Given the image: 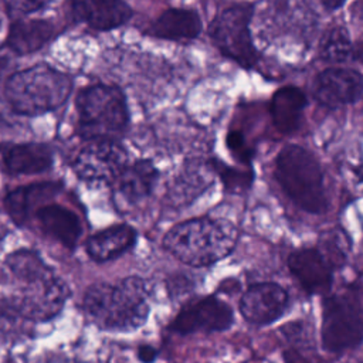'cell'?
Masks as SVG:
<instances>
[{"mask_svg":"<svg viewBox=\"0 0 363 363\" xmlns=\"http://www.w3.org/2000/svg\"><path fill=\"white\" fill-rule=\"evenodd\" d=\"M88 318L105 330H132L149 315V286L139 277L91 285L84 296Z\"/></svg>","mask_w":363,"mask_h":363,"instance_id":"cell-1","label":"cell"},{"mask_svg":"<svg viewBox=\"0 0 363 363\" xmlns=\"http://www.w3.org/2000/svg\"><path fill=\"white\" fill-rule=\"evenodd\" d=\"M342 234H330L328 235V241L322 244L323 252H320L328 262L332 264H339L342 262V259L345 258V252H343V245H342Z\"/></svg>","mask_w":363,"mask_h":363,"instance_id":"cell-27","label":"cell"},{"mask_svg":"<svg viewBox=\"0 0 363 363\" xmlns=\"http://www.w3.org/2000/svg\"><path fill=\"white\" fill-rule=\"evenodd\" d=\"M201 31L200 16L193 10L170 9L163 11L152 24L150 33L164 40H191Z\"/></svg>","mask_w":363,"mask_h":363,"instance_id":"cell-19","label":"cell"},{"mask_svg":"<svg viewBox=\"0 0 363 363\" xmlns=\"http://www.w3.org/2000/svg\"><path fill=\"white\" fill-rule=\"evenodd\" d=\"M352 57L354 60H357L359 62L363 64V40L359 41L356 45H353V50H352Z\"/></svg>","mask_w":363,"mask_h":363,"instance_id":"cell-31","label":"cell"},{"mask_svg":"<svg viewBox=\"0 0 363 363\" xmlns=\"http://www.w3.org/2000/svg\"><path fill=\"white\" fill-rule=\"evenodd\" d=\"M71 6L78 20L102 31L125 24L132 16L125 0H71Z\"/></svg>","mask_w":363,"mask_h":363,"instance_id":"cell-14","label":"cell"},{"mask_svg":"<svg viewBox=\"0 0 363 363\" xmlns=\"http://www.w3.org/2000/svg\"><path fill=\"white\" fill-rule=\"evenodd\" d=\"M71 79L61 71L38 64L14 72L6 82V98L21 115H41L61 106L71 92Z\"/></svg>","mask_w":363,"mask_h":363,"instance_id":"cell-3","label":"cell"},{"mask_svg":"<svg viewBox=\"0 0 363 363\" xmlns=\"http://www.w3.org/2000/svg\"><path fill=\"white\" fill-rule=\"evenodd\" d=\"M18 279L24 282V286L7 302V311L27 319L47 320L64 306L67 286L48 267Z\"/></svg>","mask_w":363,"mask_h":363,"instance_id":"cell-6","label":"cell"},{"mask_svg":"<svg viewBox=\"0 0 363 363\" xmlns=\"http://www.w3.org/2000/svg\"><path fill=\"white\" fill-rule=\"evenodd\" d=\"M138 356L143 363H152L156 359V350L150 346H142L139 347Z\"/></svg>","mask_w":363,"mask_h":363,"instance_id":"cell-29","label":"cell"},{"mask_svg":"<svg viewBox=\"0 0 363 363\" xmlns=\"http://www.w3.org/2000/svg\"><path fill=\"white\" fill-rule=\"evenodd\" d=\"M235 241L237 230L228 221L194 218L170 228L163 245L187 265L207 267L228 255Z\"/></svg>","mask_w":363,"mask_h":363,"instance_id":"cell-2","label":"cell"},{"mask_svg":"<svg viewBox=\"0 0 363 363\" xmlns=\"http://www.w3.org/2000/svg\"><path fill=\"white\" fill-rule=\"evenodd\" d=\"M353 45L345 27L336 26L326 31L319 44V57L328 62H343L352 57Z\"/></svg>","mask_w":363,"mask_h":363,"instance_id":"cell-24","label":"cell"},{"mask_svg":"<svg viewBox=\"0 0 363 363\" xmlns=\"http://www.w3.org/2000/svg\"><path fill=\"white\" fill-rule=\"evenodd\" d=\"M1 159L11 174H33L47 170L52 163L51 150L41 143H16L3 147Z\"/></svg>","mask_w":363,"mask_h":363,"instance_id":"cell-15","label":"cell"},{"mask_svg":"<svg viewBox=\"0 0 363 363\" xmlns=\"http://www.w3.org/2000/svg\"><path fill=\"white\" fill-rule=\"evenodd\" d=\"M319 1H320L322 6H323L325 9H328V10H335V9L340 7V6L345 3V0H319Z\"/></svg>","mask_w":363,"mask_h":363,"instance_id":"cell-32","label":"cell"},{"mask_svg":"<svg viewBox=\"0 0 363 363\" xmlns=\"http://www.w3.org/2000/svg\"><path fill=\"white\" fill-rule=\"evenodd\" d=\"M157 179V170L149 160H138L126 166L116 177V194L128 203H136L146 197Z\"/></svg>","mask_w":363,"mask_h":363,"instance_id":"cell-17","label":"cell"},{"mask_svg":"<svg viewBox=\"0 0 363 363\" xmlns=\"http://www.w3.org/2000/svg\"><path fill=\"white\" fill-rule=\"evenodd\" d=\"M126 166V152L115 139L89 140L72 163L74 172L91 183H113Z\"/></svg>","mask_w":363,"mask_h":363,"instance_id":"cell-9","label":"cell"},{"mask_svg":"<svg viewBox=\"0 0 363 363\" xmlns=\"http://www.w3.org/2000/svg\"><path fill=\"white\" fill-rule=\"evenodd\" d=\"M306 98L299 88L284 86L278 89L271 99V116L275 128L282 133H291L298 129Z\"/></svg>","mask_w":363,"mask_h":363,"instance_id":"cell-20","label":"cell"},{"mask_svg":"<svg viewBox=\"0 0 363 363\" xmlns=\"http://www.w3.org/2000/svg\"><path fill=\"white\" fill-rule=\"evenodd\" d=\"M57 191V186L52 183H38L24 186L10 191L4 199V206L9 216L17 224H23L33 206L44 197H50Z\"/></svg>","mask_w":363,"mask_h":363,"instance_id":"cell-23","label":"cell"},{"mask_svg":"<svg viewBox=\"0 0 363 363\" xmlns=\"http://www.w3.org/2000/svg\"><path fill=\"white\" fill-rule=\"evenodd\" d=\"M0 31H1V18H0Z\"/></svg>","mask_w":363,"mask_h":363,"instance_id":"cell-35","label":"cell"},{"mask_svg":"<svg viewBox=\"0 0 363 363\" xmlns=\"http://www.w3.org/2000/svg\"><path fill=\"white\" fill-rule=\"evenodd\" d=\"M233 323L231 308L216 296L199 299L180 311L172 323L177 333L189 335L196 332H220Z\"/></svg>","mask_w":363,"mask_h":363,"instance_id":"cell-10","label":"cell"},{"mask_svg":"<svg viewBox=\"0 0 363 363\" xmlns=\"http://www.w3.org/2000/svg\"><path fill=\"white\" fill-rule=\"evenodd\" d=\"M51 0H4L6 9L11 17H26L45 9Z\"/></svg>","mask_w":363,"mask_h":363,"instance_id":"cell-25","label":"cell"},{"mask_svg":"<svg viewBox=\"0 0 363 363\" xmlns=\"http://www.w3.org/2000/svg\"><path fill=\"white\" fill-rule=\"evenodd\" d=\"M353 174H354V177L359 180V183H363V157H362V160L359 162V164L356 166V169L353 170Z\"/></svg>","mask_w":363,"mask_h":363,"instance_id":"cell-34","label":"cell"},{"mask_svg":"<svg viewBox=\"0 0 363 363\" xmlns=\"http://www.w3.org/2000/svg\"><path fill=\"white\" fill-rule=\"evenodd\" d=\"M363 340V312L346 296H330L323 302L322 342L329 352L356 347Z\"/></svg>","mask_w":363,"mask_h":363,"instance_id":"cell-8","label":"cell"},{"mask_svg":"<svg viewBox=\"0 0 363 363\" xmlns=\"http://www.w3.org/2000/svg\"><path fill=\"white\" fill-rule=\"evenodd\" d=\"M43 230L62 245L75 247L81 235V223L75 213L60 204H45L37 211Z\"/></svg>","mask_w":363,"mask_h":363,"instance_id":"cell-16","label":"cell"},{"mask_svg":"<svg viewBox=\"0 0 363 363\" xmlns=\"http://www.w3.org/2000/svg\"><path fill=\"white\" fill-rule=\"evenodd\" d=\"M288 294L274 282L251 285L240 301V311L245 320L254 325H267L277 320L286 309Z\"/></svg>","mask_w":363,"mask_h":363,"instance_id":"cell-11","label":"cell"},{"mask_svg":"<svg viewBox=\"0 0 363 363\" xmlns=\"http://www.w3.org/2000/svg\"><path fill=\"white\" fill-rule=\"evenodd\" d=\"M9 51H11L9 47L7 48H0V78L6 74V71H7V68L10 67V62H11Z\"/></svg>","mask_w":363,"mask_h":363,"instance_id":"cell-30","label":"cell"},{"mask_svg":"<svg viewBox=\"0 0 363 363\" xmlns=\"http://www.w3.org/2000/svg\"><path fill=\"white\" fill-rule=\"evenodd\" d=\"M227 143H228V147L231 149V152L234 155L238 156V159L241 160H248L250 157V152L244 143V138L240 132H231L227 138Z\"/></svg>","mask_w":363,"mask_h":363,"instance_id":"cell-28","label":"cell"},{"mask_svg":"<svg viewBox=\"0 0 363 363\" xmlns=\"http://www.w3.org/2000/svg\"><path fill=\"white\" fill-rule=\"evenodd\" d=\"M294 277L308 292H323L332 284V265L318 250L302 248L294 251L288 258Z\"/></svg>","mask_w":363,"mask_h":363,"instance_id":"cell-13","label":"cell"},{"mask_svg":"<svg viewBox=\"0 0 363 363\" xmlns=\"http://www.w3.org/2000/svg\"><path fill=\"white\" fill-rule=\"evenodd\" d=\"M48 363H85L81 362L78 359H72V357H65V356H58V357H52L48 360Z\"/></svg>","mask_w":363,"mask_h":363,"instance_id":"cell-33","label":"cell"},{"mask_svg":"<svg viewBox=\"0 0 363 363\" xmlns=\"http://www.w3.org/2000/svg\"><path fill=\"white\" fill-rule=\"evenodd\" d=\"M211 167L208 164H190L173 183L169 199L173 204H186L200 196L211 184Z\"/></svg>","mask_w":363,"mask_h":363,"instance_id":"cell-22","label":"cell"},{"mask_svg":"<svg viewBox=\"0 0 363 363\" xmlns=\"http://www.w3.org/2000/svg\"><path fill=\"white\" fill-rule=\"evenodd\" d=\"M136 240V233L126 224L112 225L92 235L86 242L89 257L96 262L113 259L128 251Z\"/></svg>","mask_w":363,"mask_h":363,"instance_id":"cell-18","label":"cell"},{"mask_svg":"<svg viewBox=\"0 0 363 363\" xmlns=\"http://www.w3.org/2000/svg\"><path fill=\"white\" fill-rule=\"evenodd\" d=\"M313 94L323 105L340 106L357 101L363 94V77L346 68H329L315 79Z\"/></svg>","mask_w":363,"mask_h":363,"instance_id":"cell-12","label":"cell"},{"mask_svg":"<svg viewBox=\"0 0 363 363\" xmlns=\"http://www.w3.org/2000/svg\"><path fill=\"white\" fill-rule=\"evenodd\" d=\"M54 34V27L47 20H17L11 24L6 45L11 52L24 55L41 48Z\"/></svg>","mask_w":363,"mask_h":363,"instance_id":"cell-21","label":"cell"},{"mask_svg":"<svg viewBox=\"0 0 363 363\" xmlns=\"http://www.w3.org/2000/svg\"><path fill=\"white\" fill-rule=\"evenodd\" d=\"M216 170L220 173L225 187L230 190H240L247 187L251 183V174L248 172H241L235 169H230L225 166H214Z\"/></svg>","mask_w":363,"mask_h":363,"instance_id":"cell-26","label":"cell"},{"mask_svg":"<svg viewBox=\"0 0 363 363\" xmlns=\"http://www.w3.org/2000/svg\"><path fill=\"white\" fill-rule=\"evenodd\" d=\"M251 14L252 9L248 4L234 6L216 16L208 27L214 45L245 68L252 67L258 60L250 33Z\"/></svg>","mask_w":363,"mask_h":363,"instance_id":"cell-7","label":"cell"},{"mask_svg":"<svg viewBox=\"0 0 363 363\" xmlns=\"http://www.w3.org/2000/svg\"><path fill=\"white\" fill-rule=\"evenodd\" d=\"M79 132L88 139H115L128 126L129 115L121 89L112 85H92L77 96Z\"/></svg>","mask_w":363,"mask_h":363,"instance_id":"cell-5","label":"cell"},{"mask_svg":"<svg viewBox=\"0 0 363 363\" xmlns=\"http://www.w3.org/2000/svg\"><path fill=\"white\" fill-rule=\"evenodd\" d=\"M275 176L286 196L308 213H323L328 199L316 157L306 149L288 145L275 163Z\"/></svg>","mask_w":363,"mask_h":363,"instance_id":"cell-4","label":"cell"}]
</instances>
